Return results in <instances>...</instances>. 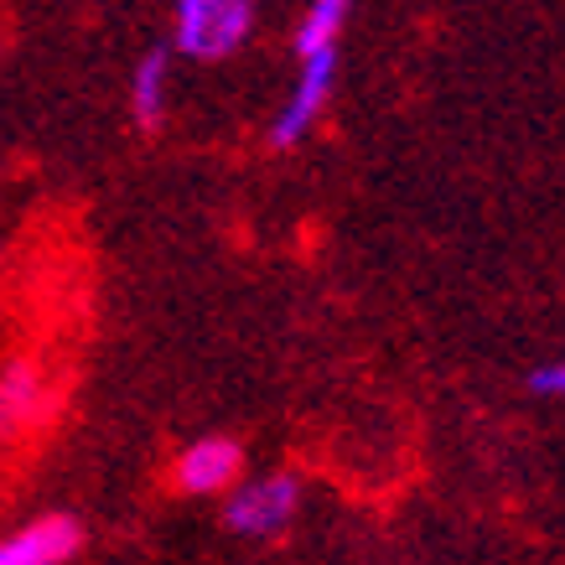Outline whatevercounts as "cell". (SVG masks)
<instances>
[{
	"label": "cell",
	"mask_w": 565,
	"mask_h": 565,
	"mask_svg": "<svg viewBox=\"0 0 565 565\" xmlns=\"http://www.w3.org/2000/svg\"><path fill=\"white\" fill-rule=\"evenodd\" d=\"M244 472V451L239 441L228 436H207V441H192L182 457H177V488L188 493H223L234 488Z\"/></svg>",
	"instance_id": "5"
},
{
	"label": "cell",
	"mask_w": 565,
	"mask_h": 565,
	"mask_svg": "<svg viewBox=\"0 0 565 565\" xmlns=\"http://www.w3.org/2000/svg\"><path fill=\"white\" fill-rule=\"evenodd\" d=\"M42 415V369L32 359H11L0 369V436L11 441Z\"/></svg>",
	"instance_id": "6"
},
{
	"label": "cell",
	"mask_w": 565,
	"mask_h": 565,
	"mask_svg": "<svg viewBox=\"0 0 565 565\" xmlns=\"http://www.w3.org/2000/svg\"><path fill=\"white\" fill-rule=\"evenodd\" d=\"M84 545V524L73 514H42L0 540V565H68Z\"/></svg>",
	"instance_id": "3"
},
{
	"label": "cell",
	"mask_w": 565,
	"mask_h": 565,
	"mask_svg": "<svg viewBox=\"0 0 565 565\" xmlns=\"http://www.w3.org/2000/svg\"><path fill=\"white\" fill-rule=\"evenodd\" d=\"M167 47H151L130 73V109H136L140 130H156L167 115Z\"/></svg>",
	"instance_id": "7"
},
{
	"label": "cell",
	"mask_w": 565,
	"mask_h": 565,
	"mask_svg": "<svg viewBox=\"0 0 565 565\" xmlns=\"http://www.w3.org/2000/svg\"><path fill=\"white\" fill-rule=\"evenodd\" d=\"M343 17H348L343 0H322V6H311L307 21H301V32H296V52H301V63H307V57H317V52H332V47H338Z\"/></svg>",
	"instance_id": "8"
},
{
	"label": "cell",
	"mask_w": 565,
	"mask_h": 565,
	"mask_svg": "<svg viewBox=\"0 0 565 565\" xmlns=\"http://www.w3.org/2000/svg\"><path fill=\"white\" fill-rule=\"evenodd\" d=\"M296 503H301V482L291 472H270V478H255L249 488L228 498V530L234 534H255V540H270L291 524Z\"/></svg>",
	"instance_id": "2"
},
{
	"label": "cell",
	"mask_w": 565,
	"mask_h": 565,
	"mask_svg": "<svg viewBox=\"0 0 565 565\" xmlns=\"http://www.w3.org/2000/svg\"><path fill=\"white\" fill-rule=\"evenodd\" d=\"M530 390L534 394H561V399H565V359L540 363V369L530 374Z\"/></svg>",
	"instance_id": "9"
},
{
	"label": "cell",
	"mask_w": 565,
	"mask_h": 565,
	"mask_svg": "<svg viewBox=\"0 0 565 565\" xmlns=\"http://www.w3.org/2000/svg\"><path fill=\"white\" fill-rule=\"evenodd\" d=\"M332 84H338V47L317 52V57L301 63V84H296V94L286 99V109H280V120L270 130L275 146H296V140L307 136L311 125H317V115H322V104L332 99Z\"/></svg>",
	"instance_id": "4"
},
{
	"label": "cell",
	"mask_w": 565,
	"mask_h": 565,
	"mask_svg": "<svg viewBox=\"0 0 565 565\" xmlns=\"http://www.w3.org/2000/svg\"><path fill=\"white\" fill-rule=\"evenodd\" d=\"M255 11L244 0H188L177 6V47L198 63H218L249 42Z\"/></svg>",
	"instance_id": "1"
}]
</instances>
